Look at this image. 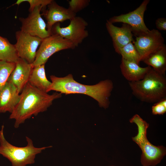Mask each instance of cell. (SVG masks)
<instances>
[{"label":"cell","instance_id":"d6986e66","mask_svg":"<svg viewBox=\"0 0 166 166\" xmlns=\"http://www.w3.org/2000/svg\"><path fill=\"white\" fill-rule=\"evenodd\" d=\"M19 58L14 45L0 36V61L16 63Z\"/></svg>","mask_w":166,"mask_h":166},{"label":"cell","instance_id":"8fae6325","mask_svg":"<svg viewBox=\"0 0 166 166\" xmlns=\"http://www.w3.org/2000/svg\"><path fill=\"white\" fill-rule=\"evenodd\" d=\"M164 39L157 30L153 29L138 37L132 42L142 61L148 55L163 46Z\"/></svg>","mask_w":166,"mask_h":166},{"label":"cell","instance_id":"277c9868","mask_svg":"<svg viewBox=\"0 0 166 166\" xmlns=\"http://www.w3.org/2000/svg\"><path fill=\"white\" fill-rule=\"evenodd\" d=\"M137 126L138 133L132 137V140L139 147L142 152L140 162L143 166H155L160 163L166 154V148L152 144L147 137L149 124L139 115H134L129 120Z\"/></svg>","mask_w":166,"mask_h":166},{"label":"cell","instance_id":"2e32d148","mask_svg":"<svg viewBox=\"0 0 166 166\" xmlns=\"http://www.w3.org/2000/svg\"><path fill=\"white\" fill-rule=\"evenodd\" d=\"M120 67L122 75L129 82L136 81L142 79L151 68L149 66L141 67L134 62L122 58Z\"/></svg>","mask_w":166,"mask_h":166},{"label":"cell","instance_id":"d4e9b609","mask_svg":"<svg viewBox=\"0 0 166 166\" xmlns=\"http://www.w3.org/2000/svg\"><path fill=\"white\" fill-rule=\"evenodd\" d=\"M156 28L160 30H166V19L165 18H159L156 21Z\"/></svg>","mask_w":166,"mask_h":166},{"label":"cell","instance_id":"603a6c76","mask_svg":"<svg viewBox=\"0 0 166 166\" xmlns=\"http://www.w3.org/2000/svg\"><path fill=\"white\" fill-rule=\"evenodd\" d=\"M52 0H18L15 3L18 5L23 2H28L30 4L29 11H32L36 7H42V8L47 6Z\"/></svg>","mask_w":166,"mask_h":166},{"label":"cell","instance_id":"8992f818","mask_svg":"<svg viewBox=\"0 0 166 166\" xmlns=\"http://www.w3.org/2000/svg\"><path fill=\"white\" fill-rule=\"evenodd\" d=\"M76 46L71 42L56 34H52L42 39L37 50L33 67L45 65L49 58L60 51L73 49Z\"/></svg>","mask_w":166,"mask_h":166},{"label":"cell","instance_id":"7402d4cb","mask_svg":"<svg viewBox=\"0 0 166 166\" xmlns=\"http://www.w3.org/2000/svg\"><path fill=\"white\" fill-rule=\"evenodd\" d=\"M90 2L89 0H71L68 2V8L76 14L87 7Z\"/></svg>","mask_w":166,"mask_h":166},{"label":"cell","instance_id":"5b68a950","mask_svg":"<svg viewBox=\"0 0 166 166\" xmlns=\"http://www.w3.org/2000/svg\"><path fill=\"white\" fill-rule=\"evenodd\" d=\"M4 128V125H2L0 130V154L8 160L12 166H26L33 164L37 155L45 149L52 147H36L32 140L28 136H26V146L18 147L13 145L6 139Z\"/></svg>","mask_w":166,"mask_h":166},{"label":"cell","instance_id":"30bf717a","mask_svg":"<svg viewBox=\"0 0 166 166\" xmlns=\"http://www.w3.org/2000/svg\"><path fill=\"white\" fill-rule=\"evenodd\" d=\"M42 7H35L26 18H20L21 23V30L42 39L52 34L47 29L46 24L42 17Z\"/></svg>","mask_w":166,"mask_h":166},{"label":"cell","instance_id":"ac0fdd59","mask_svg":"<svg viewBox=\"0 0 166 166\" xmlns=\"http://www.w3.org/2000/svg\"><path fill=\"white\" fill-rule=\"evenodd\" d=\"M28 83L38 89L48 93L51 82L46 77L45 64L33 67Z\"/></svg>","mask_w":166,"mask_h":166},{"label":"cell","instance_id":"4fadbf2b","mask_svg":"<svg viewBox=\"0 0 166 166\" xmlns=\"http://www.w3.org/2000/svg\"><path fill=\"white\" fill-rule=\"evenodd\" d=\"M47 6V9L44 14L47 21V29L51 33L52 27L55 24L67 20H70L76 16V14L69 9L59 6L53 0Z\"/></svg>","mask_w":166,"mask_h":166},{"label":"cell","instance_id":"9a60e30c","mask_svg":"<svg viewBox=\"0 0 166 166\" xmlns=\"http://www.w3.org/2000/svg\"><path fill=\"white\" fill-rule=\"evenodd\" d=\"M20 97L15 86L7 81L0 91V113H11L18 103Z\"/></svg>","mask_w":166,"mask_h":166},{"label":"cell","instance_id":"7a4b0ae2","mask_svg":"<svg viewBox=\"0 0 166 166\" xmlns=\"http://www.w3.org/2000/svg\"><path fill=\"white\" fill-rule=\"evenodd\" d=\"M20 101L11 113L9 118L15 120L14 127L18 128L32 116L46 111L55 99L61 97L57 92L49 94L31 85L28 82L20 94Z\"/></svg>","mask_w":166,"mask_h":166},{"label":"cell","instance_id":"ba28073f","mask_svg":"<svg viewBox=\"0 0 166 166\" xmlns=\"http://www.w3.org/2000/svg\"><path fill=\"white\" fill-rule=\"evenodd\" d=\"M149 0H144L136 9L128 13L114 16L108 21L113 24L116 22H122L130 26L132 33L136 37L145 34L150 30L144 22V16Z\"/></svg>","mask_w":166,"mask_h":166},{"label":"cell","instance_id":"7c38bea8","mask_svg":"<svg viewBox=\"0 0 166 166\" xmlns=\"http://www.w3.org/2000/svg\"><path fill=\"white\" fill-rule=\"evenodd\" d=\"M106 27L111 37L115 51L134 41L131 27L128 25L123 23L121 27L116 26L108 20L106 23Z\"/></svg>","mask_w":166,"mask_h":166},{"label":"cell","instance_id":"5bb4252c","mask_svg":"<svg viewBox=\"0 0 166 166\" xmlns=\"http://www.w3.org/2000/svg\"><path fill=\"white\" fill-rule=\"evenodd\" d=\"M15 63V67L7 81L14 85L20 93L28 82L34 67L32 64L20 58Z\"/></svg>","mask_w":166,"mask_h":166},{"label":"cell","instance_id":"9c48e42d","mask_svg":"<svg viewBox=\"0 0 166 166\" xmlns=\"http://www.w3.org/2000/svg\"><path fill=\"white\" fill-rule=\"evenodd\" d=\"M15 37L16 42L14 45L19 57L32 64L35 60L37 48L42 39L21 30L16 32Z\"/></svg>","mask_w":166,"mask_h":166},{"label":"cell","instance_id":"e0dca14e","mask_svg":"<svg viewBox=\"0 0 166 166\" xmlns=\"http://www.w3.org/2000/svg\"><path fill=\"white\" fill-rule=\"evenodd\" d=\"M159 73L165 76L166 46L165 44L148 55L143 61Z\"/></svg>","mask_w":166,"mask_h":166},{"label":"cell","instance_id":"44dd1931","mask_svg":"<svg viewBox=\"0 0 166 166\" xmlns=\"http://www.w3.org/2000/svg\"><path fill=\"white\" fill-rule=\"evenodd\" d=\"M15 65V63L0 61V91L7 82Z\"/></svg>","mask_w":166,"mask_h":166},{"label":"cell","instance_id":"52a82bcc","mask_svg":"<svg viewBox=\"0 0 166 166\" xmlns=\"http://www.w3.org/2000/svg\"><path fill=\"white\" fill-rule=\"evenodd\" d=\"M70 21L69 24L65 27H61L59 22L55 24L51 29L52 34L60 35L71 42L76 47L89 35L86 30L88 23L83 18L76 16Z\"/></svg>","mask_w":166,"mask_h":166},{"label":"cell","instance_id":"484cf974","mask_svg":"<svg viewBox=\"0 0 166 166\" xmlns=\"http://www.w3.org/2000/svg\"></svg>","mask_w":166,"mask_h":166},{"label":"cell","instance_id":"6da1fadb","mask_svg":"<svg viewBox=\"0 0 166 166\" xmlns=\"http://www.w3.org/2000/svg\"><path fill=\"white\" fill-rule=\"evenodd\" d=\"M50 77L51 84L48 92L55 91L66 95L84 94L96 100L100 107L105 109L109 107V98L113 88V83L111 80L106 79L101 81L94 85H88L77 82L74 80L71 74L63 77L51 75Z\"/></svg>","mask_w":166,"mask_h":166},{"label":"cell","instance_id":"3957f363","mask_svg":"<svg viewBox=\"0 0 166 166\" xmlns=\"http://www.w3.org/2000/svg\"><path fill=\"white\" fill-rule=\"evenodd\" d=\"M132 94L141 101L156 103L166 98V78L152 68L142 79L129 82Z\"/></svg>","mask_w":166,"mask_h":166},{"label":"cell","instance_id":"ffe728a7","mask_svg":"<svg viewBox=\"0 0 166 166\" xmlns=\"http://www.w3.org/2000/svg\"><path fill=\"white\" fill-rule=\"evenodd\" d=\"M117 53L121 55L122 58L138 65L141 61L140 55L132 42L119 49Z\"/></svg>","mask_w":166,"mask_h":166},{"label":"cell","instance_id":"cb8c5ba5","mask_svg":"<svg viewBox=\"0 0 166 166\" xmlns=\"http://www.w3.org/2000/svg\"><path fill=\"white\" fill-rule=\"evenodd\" d=\"M153 115H163L166 112V98L155 103L152 107Z\"/></svg>","mask_w":166,"mask_h":166}]
</instances>
